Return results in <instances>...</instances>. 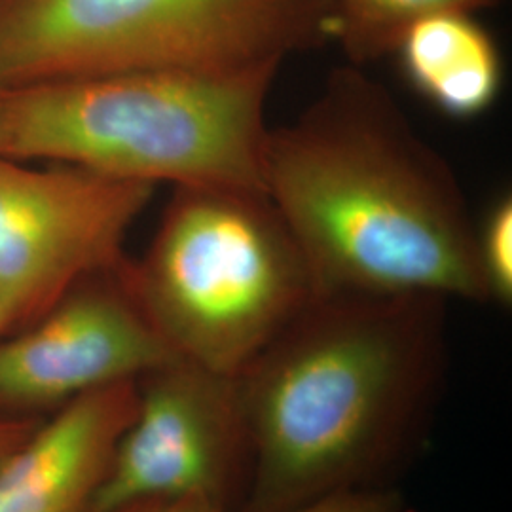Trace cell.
Instances as JSON below:
<instances>
[{
	"label": "cell",
	"mask_w": 512,
	"mask_h": 512,
	"mask_svg": "<svg viewBox=\"0 0 512 512\" xmlns=\"http://www.w3.org/2000/svg\"><path fill=\"white\" fill-rule=\"evenodd\" d=\"M8 332H10V323H8L6 313H4V310L0 308V338H2V336H6Z\"/></svg>",
	"instance_id": "obj_16"
},
{
	"label": "cell",
	"mask_w": 512,
	"mask_h": 512,
	"mask_svg": "<svg viewBox=\"0 0 512 512\" xmlns=\"http://www.w3.org/2000/svg\"><path fill=\"white\" fill-rule=\"evenodd\" d=\"M105 512H226L203 499H147L135 501Z\"/></svg>",
	"instance_id": "obj_14"
},
{
	"label": "cell",
	"mask_w": 512,
	"mask_h": 512,
	"mask_svg": "<svg viewBox=\"0 0 512 512\" xmlns=\"http://www.w3.org/2000/svg\"><path fill=\"white\" fill-rule=\"evenodd\" d=\"M391 55L412 90L456 120L486 114L503 88L499 46L469 12H446L412 25Z\"/></svg>",
	"instance_id": "obj_10"
},
{
	"label": "cell",
	"mask_w": 512,
	"mask_h": 512,
	"mask_svg": "<svg viewBox=\"0 0 512 512\" xmlns=\"http://www.w3.org/2000/svg\"><path fill=\"white\" fill-rule=\"evenodd\" d=\"M129 283L175 357L238 376L317 296L260 190L177 186Z\"/></svg>",
	"instance_id": "obj_4"
},
{
	"label": "cell",
	"mask_w": 512,
	"mask_h": 512,
	"mask_svg": "<svg viewBox=\"0 0 512 512\" xmlns=\"http://www.w3.org/2000/svg\"><path fill=\"white\" fill-rule=\"evenodd\" d=\"M249 473L236 378L175 357L137 380L135 414L92 512L147 499H203L238 512Z\"/></svg>",
	"instance_id": "obj_7"
},
{
	"label": "cell",
	"mask_w": 512,
	"mask_h": 512,
	"mask_svg": "<svg viewBox=\"0 0 512 512\" xmlns=\"http://www.w3.org/2000/svg\"><path fill=\"white\" fill-rule=\"evenodd\" d=\"M294 512H404V497L395 486L332 495Z\"/></svg>",
	"instance_id": "obj_13"
},
{
	"label": "cell",
	"mask_w": 512,
	"mask_h": 512,
	"mask_svg": "<svg viewBox=\"0 0 512 512\" xmlns=\"http://www.w3.org/2000/svg\"><path fill=\"white\" fill-rule=\"evenodd\" d=\"M279 71H120L0 84V156L177 186L262 192Z\"/></svg>",
	"instance_id": "obj_3"
},
{
	"label": "cell",
	"mask_w": 512,
	"mask_h": 512,
	"mask_svg": "<svg viewBox=\"0 0 512 512\" xmlns=\"http://www.w3.org/2000/svg\"><path fill=\"white\" fill-rule=\"evenodd\" d=\"M503 0H332L330 42L340 44L351 65L393 54L404 33L423 19L446 12H469Z\"/></svg>",
	"instance_id": "obj_11"
},
{
	"label": "cell",
	"mask_w": 512,
	"mask_h": 512,
	"mask_svg": "<svg viewBox=\"0 0 512 512\" xmlns=\"http://www.w3.org/2000/svg\"><path fill=\"white\" fill-rule=\"evenodd\" d=\"M154 190L78 165L0 156V308L10 332L37 321L84 277L118 266Z\"/></svg>",
	"instance_id": "obj_6"
},
{
	"label": "cell",
	"mask_w": 512,
	"mask_h": 512,
	"mask_svg": "<svg viewBox=\"0 0 512 512\" xmlns=\"http://www.w3.org/2000/svg\"><path fill=\"white\" fill-rule=\"evenodd\" d=\"M446 300L315 296L236 378L251 444L238 512L393 488L444 376Z\"/></svg>",
	"instance_id": "obj_2"
},
{
	"label": "cell",
	"mask_w": 512,
	"mask_h": 512,
	"mask_svg": "<svg viewBox=\"0 0 512 512\" xmlns=\"http://www.w3.org/2000/svg\"><path fill=\"white\" fill-rule=\"evenodd\" d=\"M135 408L137 382H120L40 421L0 463V512H92Z\"/></svg>",
	"instance_id": "obj_9"
},
{
	"label": "cell",
	"mask_w": 512,
	"mask_h": 512,
	"mask_svg": "<svg viewBox=\"0 0 512 512\" xmlns=\"http://www.w3.org/2000/svg\"><path fill=\"white\" fill-rule=\"evenodd\" d=\"M44 418L0 414V463L33 435Z\"/></svg>",
	"instance_id": "obj_15"
},
{
	"label": "cell",
	"mask_w": 512,
	"mask_h": 512,
	"mask_svg": "<svg viewBox=\"0 0 512 512\" xmlns=\"http://www.w3.org/2000/svg\"><path fill=\"white\" fill-rule=\"evenodd\" d=\"M260 179L317 296L488 302L454 169L363 67H336L294 120L268 128Z\"/></svg>",
	"instance_id": "obj_1"
},
{
	"label": "cell",
	"mask_w": 512,
	"mask_h": 512,
	"mask_svg": "<svg viewBox=\"0 0 512 512\" xmlns=\"http://www.w3.org/2000/svg\"><path fill=\"white\" fill-rule=\"evenodd\" d=\"M332 0H0V84L255 73L330 42Z\"/></svg>",
	"instance_id": "obj_5"
},
{
	"label": "cell",
	"mask_w": 512,
	"mask_h": 512,
	"mask_svg": "<svg viewBox=\"0 0 512 512\" xmlns=\"http://www.w3.org/2000/svg\"><path fill=\"white\" fill-rule=\"evenodd\" d=\"M476 256L488 302H512V200L501 196L476 222Z\"/></svg>",
	"instance_id": "obj_12"
},
{
	"label": "cell",
	"mask_w": 512,
	"mask_h": 512,
	"mask_svg": "<svg viewBox=\"0 0 512 512\" xmlns=\"http://www.w3.org/2000/svg\"><path fill=\"white\" fill-rule=\"evenodd\" d=\"M128 260L84 277L37 321L0 338V414L46 418L175 359L133 293Z\"/></svg>",
	"instance_id": "obj_8"
}]
</instances>
